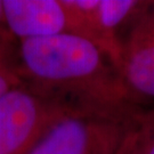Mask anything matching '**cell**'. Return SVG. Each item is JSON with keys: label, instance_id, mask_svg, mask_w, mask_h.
Segmentation results:
<instances>
[{"label": "cell", "instance_id": "cell-1", "mask_svg": "<svg viewBox=\"0 0 154 154\" xmlns=\"http://www.w3.org/2000/svg\"><path fill=\"white\" fill-rule=\"evenodd\" d=\"M21 54L33 75L47 81L90 77L102 66L98 46L82 34L62 32L22 41Z\"/></svg>", "mask_w": 154, "mask_h": 154}, {"label": "cell", "instance_id": "cell-2", "mask_svg": "<svg viewBox=\"0 0 154 154\" xmlns=\"http://www.w3.org/2000/svg\"><path fill=\"white\" fill-rule=\"evenodd\" d=\"M41 121V107L31 94L11 88L0 98V154L26 149Z\"/></svg>", "mask_w": 154, "mask_h": 154}, {"label": "cell", "instance_id": "cell-3", "mask_svg": "<svg viewBox=\"0 0 154 154\" xmlns=\"http://www.w3.org/2000/svg\"><path fill=\"white\" fill-rule=\"evenodd\" d=\"M2 9L8 28L23 40L65 32L69 22L63 1L4 0Z\"/></svg>", "mask_w": 154, "mask_h": 154}, {"label": "cell", "instance_id": "cell-4", "mask_svg": "<svg viewBox=\"0 0 154 154\" xmlns=\"http://www.w3.org/2000/svg\"><path fill=\"white\" fill-rule=\"evenodd\" d=\"M126 88L142 97H154V14L134 30L122 56Z\"/></svg>", "mask_w": 154, "mask_h": 154}, {"label": "cell", "instance_id": "cell-5", "mask_svg": "<svg viewBox=\"0 0 154 154\" xmlns=\"http://www.w3.org/2000/svg\"><path fill=\"white\" fill-rule=\"evenodd\" d=\"M94 129L80 119H64L50 128L29 154H94Z\"/></svg>", "mask_w": 154, "mask_h": 154}, {"label": "cell", "instance_id": "cell-6", "mask_svg": "<svg viewBox=\"0 0 154 154\" xmlns=\"http://www.w3.org/2000/svg\"><path fill=\"white\" fill-rule=\"evenodd\" d=\"M138 5L139 2L134 0H100L96 11L99 24L106 30H113L120 25Z\"/></svg>", "mask_w": 154, "mask_h": 154}, {"label": "cell", "instance_id": "cell-7", "mask_svg": "<svg viewBox=\"0 0 154 154\" xmlns=\"http://www.w3.org/2000/svg\"><path fill=\"white\" fill-rule=\"evenodd\" d=\"M125 149L127 154H154V112L143 118L138 116Z\"/></svg>", "mask_w": 154, "mask_h": 154}, {"label": "cell", "instance_id": "cell-8", "mask_svg": "<svg viewBox=\"0 0 154 154\" xmlns=\"http://www.w3.org/2000/svg\"><path fill=\"white\" fill-rule=\"evenodd\" d=\"M11 87V78H9V74L7 72L2 71V69H0V98L8 93Z\"/></svg>", "mask_w": 154, "mask_h": 154}, {"label": "cell", "instance_id": "cell-9", "mask_svg": "<svg viewBox=\"0 0 154 154\" xmlns=\"http://www.w3.org/2000/svg\"><path fill=\"white\" fill-rule=\"evenodd\" d=\"M4 15V9H2V1H0V17Z\"/></svg>", "mask_w": 154, "mask_h": 154}, {"label": "cell", "instance_id": "cell-10", "mask_svg": "<svg viewBox=\"0 0 154 154\" xmlns=\"http://www.w3.org/2000/svg\"><path fill=\"white\" fill-rule=\"evenodd\" d=\"M125 149H126V147H125ZM125 154H127V153H126V149H125Z\"/></svg>", "mask_w": 154, "mask_h": 154}]
</instances>
